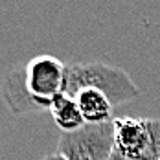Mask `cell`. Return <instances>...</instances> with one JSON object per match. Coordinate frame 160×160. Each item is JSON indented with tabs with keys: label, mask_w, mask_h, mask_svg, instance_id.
I'll use <instances>...</instances> for the list:
<instances>
[{
	"label": "cell",
	"mask_w": 160,
	"mask_h": 160,
	"mask_svg": "<svg viewBox=\"0 0 160 160\" xmlns=\"http://www.w3.org/2000/svg\"><path fill=\"white\" fill-rule=\"evenodd\" d=\"M83 88H96L103 92L114 107L140 96V88L123 68L99 61L66 64L64 94L74 98Z\"/></svg>",
	"instance_id": "cell-1"
},
{
	"label": "cell",
	"mask_w": 160,
	"mask_h": 160,
	"mask_svg": "<svg viewBox=\"0 0 160 160\" xmlns=\"http://www.w3.org/2000/svg\"><path fill=\"white\" fill-rule=\"evenodd\" d=\"M114 149L129 160H160V118H114Z\"/></svg>",
	"instance_id": "cell-2"
},
{
	"label": "cell",
	"mask_w": 160,
	"mask_h": 160,
	"mask_svg": "<svg viewBox=\"0 0 160 160\" xmlns=\"http://www.w3.org/2000/svg\"><path fill=\"white\" fill-rule=\"evenodd\" d=\"M22 83L32 98V101L39 107V111H50L52 99L64 92L66 83V64L48 53L37 55L26 64H20Z\"/></svg>",
	"instance_id": "cell-3"
},
{
	"label": "cell",
	"mask_w": 160,
	"mask_h": 160,
	"mask_svg": "<svg viewBox=\"0 0 160 160\" xmlns=\"http://www.w3.org/2000/svg\"><path fill=\"white\" fill-rule=\"evenodd\" d=\"M112 122L99 125L85 123L74 132H63L57 144V153L66 160H111L114 153Z\"/></svg>",
	"instance_id": "cell-4"
},
{
	"label": "cell",
	"mask_w": 160,
	"mask_h": 160,
	"mask_svg": "<svg viewBox=\"0 0 160 160\" xmlns=\"http://www.w3.org/2000/svg\"><path fill=\"white\" fill-rule=\"evenodd\" d=\"M0 92H2L4 103L8 105V109L13 112L15 116L41 112L39 107L32 101V98L28 96L26 88H24L20 64H15L13 68H9V70L4 74L2 85H0Z\"/></svg>",
	"instance_id": "cell-5"
},
{
	"label": "cell",
	"mask_w": 160,
	"mask_h": 160,
	"mask_svg": "<svg viewBox=\"0 0 160 160\" xmlns=\"http://www.w3.org/2000/svg\"><path fill=\"white\" fill-rule=\"evenodd\" d=\"M74 99L79 107L85 123L99 125V123H107L114 120L112 118L114 105L103 92H99L96 88H83L74 96Z\"/></svg>",
	"instance_id": "cell-6"
},
{
	"label": "cell",
	"mask_w": 160,
	"mask_h": 160,
	"mask_svg": "<svg viewBox=\"0 0 160 160\" xmlns=\"http://www.w3.org/2000/svg\"><path fill=\"white\" fill-rule=\"evenodd\" d=\"M48 112L53 118V123L63 132H74V131H78L85 125V120L81 116L76 99L68 94H64V92L57 94L52 99Z\"/></svg>",
	"instance_id": "cell-7"
},
{
	"label": "cell",
	"mask_w": 160,
	"mask_h": 160,
	"mask_svg": "<svg viewBox=\"0 0 160 160\" xmlns=\"http://www.w3.org/2000/svg\"><path fill=\"white\" fill-rule=\"evenodd\" d=\"M41 160H66L64 157H61L59 153H50V155H44Z\"/></svg>",
	"instance_id": "cell-8"
},
{
	"label": "cell",
	"mask_w": 160,
	"mask_h": 160,
	"mask_svg": "<svg viewBox=\"0 0 160 160\" xmlns=\"http://www.w3.org/2000/svg\"><path fill=\"white\" fill-rule=\"evenodd\" d=\"M111 160H129V158H125L123 155H120L116 149H114V153H112V157H111Z\"/></svg>",
	"instance_id": "cell-9"
}]
</instances>
